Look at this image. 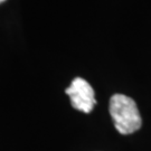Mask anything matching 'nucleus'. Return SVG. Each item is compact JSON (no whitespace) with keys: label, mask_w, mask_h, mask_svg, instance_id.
<instances>
[{"label":"nucleus","mask_w":151,"mask_h":151,"mask_svg":"<svg viewBox=\"0 0 151 151\" xmlns=\"http://www.w3.org/2000/svg\"><path fill=\"white\" fill-rule=\"evenodd\" d=\"M4 1H6V0H0V4H1V2H4Z\"/></svg>","instance_id":"nucleus-3"},{"label":"nucleus","mask_w":151,"mask_h":151,"mask_svg":"<svg viewBox=\"0 0 151 151\" xmlns=\"http://www.w3.org/2000/svg\"><path fill=\"white\" fill-rule=\"evenodd\" d=\"M110 114L115 129L121 134H131L142 127V119L133 99L124 94H114L110 99Z\"/></svg>","instance_id":"nucleus-1"},{"label":"nucleus","mask_w":151,"mask_h":151,"mask_svg":"<svg viewBox=\"0 0 151 151\" xmlns=\"http://www.w3.org/2000/svg\"><path fill=\"white\" fill-rule=\"evenodd\" d=\"M65 93L70 96L72 106L84 113H90L96 104L93 87L82 77H75Z\"/></svg>","instance_id":"nucleus-2"}]
</instances>
